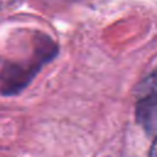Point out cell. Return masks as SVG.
I'll return each mask as SVG.
<instances>
[{"label": "cell", "instance_id": "7a4b0ae2", "mask_svg": "<svg viewBox=\"0 0 157 157\" xmlns=\"http://www.w3.org/2000/svg\"><path fill=\"white\" fill-rule=\"evenodd\" d=\"M148 155H150V156H155V157H157V137L155 139L153 144L151 145V148H150Z\"/></svg>", "mask_w": 157, "mask_h": 157}, {"label": "cell", "instance_id": "6da1fadb", "mask_svg": "<svg viewBox=\"0 0 157 157\" xmlns=\"http://www.w3.org/2000/svg\"><path fill=\"white\" fill-rule=\"evenodd\" d=\"M135 112L136 120L147 131L157 128V69L139 85Z\"/></svg>", "mask_w": 157, "mask_h": 157}]
</instances>
